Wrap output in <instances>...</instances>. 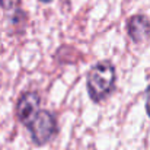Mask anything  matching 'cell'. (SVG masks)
Masks as SVG:
<instances>
[{
  "mask_svg": "<svg viewBox=\"0 0 150 150\" xmlns=\"http://www.w3.org/2000/svg\"><path fill=\"white\" fill-rule=\"evenodd\" d=\"M40 95L37 92H25L16 103V117L25 125L40 111Z\"/></svg>",
  "mask_w": 150,
  "mask_h": 150,
  "instance_id": "obj_3",
  "label": "cell"
},
{
  "mask_svg": "<svg viewBox=\"0 0 150 150\" xmlns=\"http://www.w3.org/2000/svg\"><path fill=\"white\" fill-rule=\"evenodd\" d=\"M40 1H42V3H48V1H51V0H40Z\"/></svg>",
  "mask_w": 150,
  "mask_h": 150,
  "instance_id": "obj_7",
  "label": "cell"
},
{
  "mask_svg": "<svg viewBox=\"0 0 150 150\" xmlns=\"http://www.w3.org/2000/svg\"><path fill=\"white\" fill-rule=\"evenodd\" d=\"M146 111H147V115L150 117V86L146 91Z\"/></svg>",
  "mask_w": 150,
  "mask_h": 150,
  "instance_id": "obj_6",
  "label": "cell"
},
{
  "mask_svg": "<svg viewBox=\"0 0 150 150\" xmlns=\"http://www.w3.org/2000/svg\"><path fill=\"white\" fill-rule=\"evenodd\" d=\"M26 127L31 133L34 144L37 146H44L51 142L58 130L57 118L50 111H38L35 117L26 124Z\"/></svg>",
  "mask_w": 150,
  "mask_h": 150,
  "instance_id": "obj_2",
  "label": "cell"
},
{
  "mask_svg": "<svg viewBox=\"0 0 150 150\" xmlns=\"http://www.w3.org/2000/svg\"><path fill=\"white\" fill-rule=\"evenodd\" d=\"M19 4H21V0H0V7H3L4 10L18 9Z\"/></svg>",
  "mask_w": 150,
  "mask_h": 150,
  "instance_id": "obj_5",
  "label": "cell"
},
{
  "mask_svg": "<svg viewBox=\"0 0 150 150\" xmlns=\"http://www.w3.org/2000/svg\"><path fill=\"white\" fill-rule=\"evenodd\" d=\"M128 37L134 42H143L150 37V22L143 15H134L128 19L127 23Z\"/></svg>",
  "mask_w": 150,
  "mask_h": 150,
  "instance_id": "obj_4",
  "label": "cell"
},
{
  "mask_svg": "<svg viewBox=\"0 0 150 150\" xmlns=\"http://www.w3.org/2000/svg\"><path fill=\"white\" fill-rule=\"evenodd\" d=\"M117 80L115 67L111 61H99L96 63L91 71L88 73L86 88L91 99L93 102H100L105 99L114 89Z\"/></svg>",
  "mask_w": 150,
  "mask_h": 150,
  "instance_id": "obj_1",
  "label": "cell"
}]
</instances>
